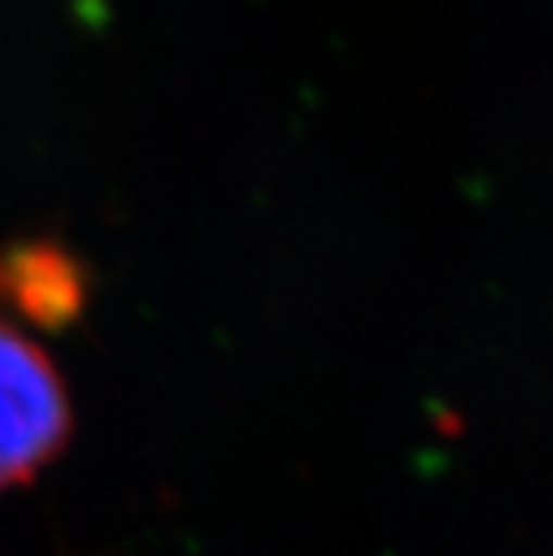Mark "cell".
<instances>
[{"instance_id": "6da1fadb", "label": "cell", "mask_w": 553, "mask_h": 556, "mask_svg": "<svg viewBox=\"0 0 553 556\" xmlns=\"http://www.w3.org/2000/svg\"><path fill=\"white\" fill-rule=\"evenodd\" d=\"M68 434L73 409L51 356L0 319V489L37 478Z\"/></svg>"}, {"instance_id": "7a4b0ae2", "label": "cell", "mask_w": 553, "mask_h": 556, "mask_svg": "<svg viewBox=\"0 0 553 556\" xmlns=\"http://www.w3.org/2000/svg\"><path fill=\"white\" fill-rule=\"evenodd\" d=\"M0 302L29 324L58 330L84 313L87 280L65 248L51 241L15 244L0 252Z\"/></svg>"}]
</instances>
